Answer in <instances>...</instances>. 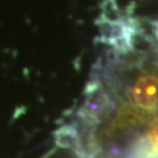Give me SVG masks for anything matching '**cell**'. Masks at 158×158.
Listing matches in <instances>:
<instances>
[{
	"mask_svg": "<svg viewBox=\"0 0 158 158\" xmlns=\"http://www.w3.org/2000/svg\"><path fill=\"white\" fill-rule=\"evenodd\" d=\"M128 158H158V156L156 154H152V153L146 152L144 149H140V148H135L133 149V152L131 153V156Z\"/></svg>",
	"mask_w": 158,
	"mask_h": 158,
	"instance_id": "obj_2",
	"label": "cell"
},
{
	"mask_svg": "<svg viewBox=\"0 0 158 158\" xmlns=\"http://www.w3.org/2000/svg\"><path fill=\"white\" fill-rule=\"evenodd\" d=\"M112 95L96 104L102 115H108L106 132L118 137L142 125L158 120V54L136 63L129 71L117 78Z\"/></svg>",
	"mask_w": 158,
	"mask_h": 158,
	"instance_id": "obj_1",
	"label": "cell"
}]
</instances>
